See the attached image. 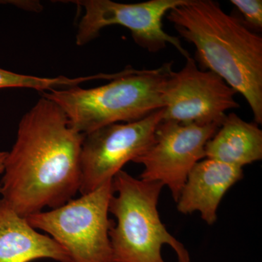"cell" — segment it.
<instances>
[{"mask_svg":"<svg viewBox=\"0 0 262 262\" xmlns=\"http://www.w3.org/2000/svg\"><path fill=\"white\" fill-rule=\"evenodd\" d=\"M220 127L218 124L185 125L162 120L152 144L133 161L144 166L140 179L167 186L177 203L189 172L206 158L207 142Z\"/></svg>","mask_w":262,"mask_h":262,"instance_id":"9c48e42d","label":"cell"},{"mask_svg":"<svg viewBox=\"0 0 262 262\" xmlns=\"http://www.w3.org/2000/svg\"><path fill=\"white\" fill-rule=\"evenodd\" d=\"M243 177V168L218 160H201L188 175L177 201V210L183 214L199 212L202 220L213 225L222 198Z\"/></svg>","mask_w":262,"mask_h":262,"instance_id":"30bf717a","label":"cell"},{"mask_svg":"<svg viewBox=\"0 0 262 262\" xmlns=\"http://www.w3.org/2000/svg\"><path fill=\"white\" fill-rule=\"evenodd\" d=\"M230 3L244 15V22L248 28L261 30V0H231Z\"/></svg>","mask_w":262,"mask_h":262,"instance_id":"5bb4252c","label":"cell"},{"mask_svg":"<svg viewBox=\"0 0 262 262\" xmlns=\"http://www.w3.org/2000/svg\"><path fill=\"white\" fill-rule=\"evenodd\" d=\"M84 77L70 78L64 76L56 77H40L36 76L22 75L0 67V89L20 88L30 89L46 92L53 90L69 89L76 87L85 82Z\"/></svg>","mask_w":262,"mask_h":262,"instance_id":"4fadbf2b","label":"cell"},{"mask_svg":"<svg viewBox=\"0 0 262 262\" xmlns=\"http://www.w3.org/2000/svg\"><path fill=\"white\" fill-rule=\"evenodd\" d=\"M7 154H8L7 151H0V174L3 173L4 170L5 160Z\"/></svg>","mask_w":262,"mask_h":262,"instance_id":"9a60e30c","label":"cell"},{"mask_svg":"<svg viewBox=\"0 0 262 262\" xmlns=\"http://www.w3.org/2000/svg\"><path fill=\"white\" fill-rule=\"evenodd\" d=\"M84 136L58 105L42 96L19 123L5 160L1 199L25 218L74 199L80 192Z\"/></svg>","mask_w":262,"mask_h":262,"instance_id":"6da1fadb","label":"cell"},{"mask_svg":"<svg viewBox=\"0 0 262 262\" xmlns=\"http://www.w3.org/2000/svg\"><path fill=\"white\" fill-rule=\"evenodd\" d=\"M207 159L243 168L262 159V130L257 124L229 114L205 147Z\"/></svg>","mask_w":262,"mask_h":262,"instance_id":"7c38bea8","label":"cell"},{"mask_svg":"<svg viewBox=\"0 0 262 262\" xmlns=\"http://www.w3.org/2000/svg\"><path fill=\"white\" fill-rule=\"evenodd\" d=\"M51 258L70 262L64 249L50 236L39 233L0 199V262H32Z\"/></svg>","mask_w":262,"mask_h":262,"instance_id":"8fae6325","label":"cell"},{"mask_svg":"<svg viewBox=\"0 0 262 262\" xmlns=\"http://www.w3.org/2000/svg\"><path fill=\"white\" fill-rule=\"evenodd\" d=\"M167 19L196 48L205 70L220 76L246 98L255 123H262V37L213 0H186Z\"/></svg>","mask_w":262,"mask_h":262,"instance_id":"7a4b0ae2","label":"cell"},{"mask_svg":"<svg viewBox=\"0 0 262 262\" xmlns=\"http://www.w3.org/2000/svg\"><path fill=\"white\" fill-rule=\"evenodd\" d=\"M113 180L61 207L26 217L33 228L45 231L60 245L70 262H112L108 218Z\"/></svg>","mask_w":262,"mask_h":262,"instance_id":"5b68a950","label":"cell"},{"mask_svg":"<svg viewBox=\"0 0 262 262\" xmlns=\"http://www.w3.org/2000/svg\"><path fill=\"white\" fill-rule=\"evenodd\" d=\"M164 185L146 182L120 170L113 179L108 212L117 220L110 230L112 262H165L162 247L168 245L179 262H191L187 248L162 223L158 210Z\"/></svg>","mask_w":262,"mask_h":262,"instance_id":"277c9868","label":"cell"},{"mask_svg":"<svg viewBox=\"0 0 262 262\" xmlns=\"http://www.w3.org/2000/svg\"><path fill=\"white\" fill-rule=\"evenodd\" d=\"M237 93L220 76L201 70L192 57L182 70L172 71L164 89L163 120L209 125L224 121L226 113L238 108Z\"/></svg>","mask_w":262,"mask_h":262,"instance_id":"ba28073f","label":"cell"},{"mask_svg":"<svg viewBox=\"0 0 262 262\" xmlns=\"http://www.w3.org/2000/svg\"><path fill=\"white\" fill-rule=\"evenodd\" d=\"M172 71L173 62L152 70L127 67L99 87L53 90L42 96L58 105L71 126L84 135L113 124L138 121L163 108V91Z\"/></svg>","mask_w":262,"mask_h":262,"instance_id":"3957f363","label":"cell"},{"mask_svg":"<svg viewBox=\"0 0 262 262\" xmlns=\"http://www.w3.org/2000/svg\"><path fill=\"white\" fill-rule=\"evenodd\" d=\"M186 0H149L139 3H116L110 0H80L72 3L84 8L78 24L76 43L84 45L94 40L105 27L119 25L130 30L134 42L151 53L171 45L186 59L190 56L178 37L164 31L163 19L170 10Z\"/></svg>","mask_w":262,"mask_h":262,"instance_id":"8992f818","label":"cell"},{"mask_svg":"<svg viewBox=\"0 0 262 262\" xmlns=\"http://www.w3.org/2000/svg\"><path fill=\"white\" fill-rule=\"evenodd\" d=\"M163 108L138 121L116 123L84 134L81 152V195L113 180L122 167L151 146Z\"/></svg>","mask_w":262,"mask_h":262,"instance_id":"52a82bcc","label":"cell"}]
</instances>
